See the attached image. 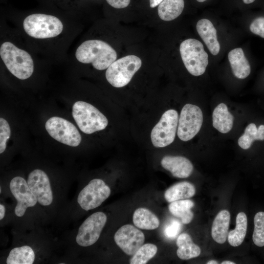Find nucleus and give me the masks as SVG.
Listing matches in <instances>:
<instances>
[{
    "mask_svg": "<svg viewBox=\"0 0 264 264\" xmlns=\"http://www.w3.org/2000/svg\"><path fill=\"white\" fill-rule=\"evenodd\" d=\"M6 207L2 203H0V220L1 221L4 219L6 214Z\"/></svg>",
    "mask_w": 264,
    "mask_h": 264,
    "instance_id": "34",
    "label": "nucleus"
},
{
    "mask_svg": "<svg viewBox=\"0 0 264 264\" xmlns=\"http://www.w3.org/2000/svg\"><path fill=\"white\" fill-rule=\"evenodd\" d=\"M107 220V216L103 212L90 215L79 226L75 237L76 243L81 247L94 244L99 239Z\"/></svg>",
    "mask_w": 264,
    "mask_h": 264,
    "instance_id": "10",
    "label": "nucleus"
},
{
    "mask_svg": "<svg viewBox=\"0 0 264 264\" xmlns=\"http://www.w3.org/2000/svg\"><path fill=\"white\" fill-rule=\"evenodd\" d=\"M110 193V188L103 180L94 178L80 191L77 202L81 209L88 211L100 206Z\"/></svg>",
    "mask_w": 264,
    "mask_h": 264,
    "instance_id": "8",
    "label": "nucleus"
},
{
    "mask_svg": "<svg viewBox=\"0 0 264 264\" xmlns=\"http://www.w3.org/2000/svg\"><path fill=\"white\" fill-rule=\"evenodd\" d=\"M132 221L135 226L145 230H154L160 223L156 216L145 208H139L134 211Z\"/></svg>",
    "mask_w": 264,
    "mask_h": 264,
    "instance_id": "24",
    "label": "nucleus"
},
{
    "mask_svg": "<svg viewBox=\"0 0 264 264\" xmlns=\"http://www.w3.org/2000/svg\"><path fill=\"white\" fill-rule=\"evenodd\" d=\"M181 224L177 220H173L166 225L164 229V234L169 239H174L181 231Z\"/></svg>",
    "mask_w": 264,
    "mask_h": 264,
    "instance_id": "31",
    "label": "nucleus"
},
{
    "mask_svg": "<svg viewBox=\"0 0 264 264\" xmlns=\"http://www.w3.org/2000/svg\"><path fill=\"white\" fill-rule=\"evenodd\" d=\"M196 193L194 185L188 181L176 183L167 189L164 198L168 202L191 198Z\"/></svg>",
    "mask_w": 264,
    "mask_h": 264,
    "instance_id": "21",
    "label": "nucleus"
},
{
    "mask_svg": "<svg viewBox=\"0 0 264 264\" xmlns=\"http://www.w3.org/2000/svg\"><path fill=\"white\" fill-rule=\"evenodd\" d=\"M194 206V202L190 199H181L173 201L169 205L170 213L180 219L183 224H188L192 220L194 214L191 209Z\"/></svg>",
    "mask_w": 264,
    "mask_h": 264,
    "instance_id": "25",
    "label": "nucleus"
},
{
    "mask_svg": "<svg viewBox=\"0 0 264 264\" xmlns=\"http://www.w3.org/2000/svg\"><path fill=\"white\" fill-rule=\"evenodd\" d=\"M264 140V125L257 128L254 123H250L245 128L243 134L240 137L239 146L244 150L249 149L254 140Z\"/></svg>",
    "mask_w": 264,
    "mask_h": 264,
    "instance_id": "27",
    "label": "nucleus"
},
{
    "mask_svg": "<svg viewBox=\"0 0 264 264\" xmlns=\"http://www.w3.org/2000/svg\"><path fill=\"white\" fill-rule=\"evenodd\" d=\"M197 2H198L199 3H203L204 2L208 0H196Z\"/></svg>",
    "mask_w": 264,
    "mask_h": 264,
    "instance_id": "39",
    "label": "nucleus"
},
{
    "mask_svg": "<svg viewBox=\"0 0 264 264\" xmlns=\"http://www.w3.org/2000/svg\"><path fill=\"white\" fill-rule=\"evenodd\" d=\"M254 229L252 240L254 244L259 247L264 246V212L260 211L254 218Z\"/></svg>",
    "mask_w": 264,
    "mask_h": 264,
    "instance_id": "29",
    "label": "nucleus"
},
{
    "mask_svg": "<svg viewBox=\"0 0 264 264\" xmlns=\"http://www.w3.org/2000/svg\"><path fill=\"white\" fill-rule=\"evenodd\" d=\"M9 188L16 201L14 212L17 218H22L27 209L34 208L38 203L26 180L23 177L21 176L14 177L9 182Z\"/></svg>",
    "mask_w": 264,
    "mask_h": 264,
    "instance_id": "12",
    "label": "nucleus"
},
{
    "mask_svg": "<svg viewBox=\"0 0 264 264\" xmlns=\"http://www.w3.org/2000/svg\"><path fill=\"white\" fill-rule=\"evenodd\" d=\"M157 251V246L150 243L143 244L133 255L131 264H145L153 258Z\"/></svg>",
    "mask_w": 264,
    "mask_h": 264,
    "instance_id": "28",
    "label": "nucleus"
},
{
    "mask_svg": "<svg viewBox=\"0 0 264 264\" xmlns=\"http://www.w3.org/2000/svg\"><path fill=\"white\" fill-rule=\"evenodd\" d=\"M162 167L178 178H187L192 173L193 165L187 158L181 156H165L161 160Z\"/></svg>",
    "mask_w": 264,
    "mask_h": 264,
    "instance_id": "15",
    "label": "nucleus"
},
{
    "mask_svg": "<svg viewBox=\"0 0 264 264\" xmlns=\"http://www.w3.org/2000/svg\"><path fill=\"white\" fill-rule=\"evenodd\" d=\"M230 220V214L226 210L220 211L215 218L211 229V235L217 242L222 244L226 240Z\"/></svg>",
    "mask_w": 264,
    "mask_h": 264,
    "instance_id": "19",
    "label": "nucleus"
},
{
    "mask_svg": "<svg viewBox=\"0 0 264 264\" xmlns=\"http://www.w3.org/2000/svg\"><path fill=\"white\" fill-rule=\"evenodd\" d=\"M182 62L188 71L195 76L203 74L208 64V56L202 44L195 39H188L180 44Z\"/></svg>",
    "mask_w": 264,
    "mask_h": 264,
    "instance_id": "5",
    "label": "nucleus"
},
{
    "mask_svg": "<svg viewBox=\"0 0 264 264\" xmlns=\"http://www.w3.org/2000/svg\"><path fill=\"white\" fill-rule=\"evenodd\" d=\"M184 5V0H164L158 6V16L163 21H173L180 15Z\"/></svg>",
    "mask_w": 264,
    "mask_h": 264,
    "instance_id": "23",
    "label": "nucleus"
},
{
    "mask_svg": "<svg viewBox=\"0 0 264 264\" xmlns=\"http://www.w3.org/2000/svg\"><path fill=\"white\" fill-rule=\"evenodd\" d=\"M114 240L116 244L128 255H133L143 244V233L131 224L121 226L115 232Z\"/></svg>",
    "mask_w": 264,
    "mask_h": 264,
    "instance_id": "14",
    "label": "nucleus"
},
{
    "mask_svg": "<svg viewBox=\"0 0 264 264\" xmlns=\"http://www.w3.org/2000/svg\"><path fill=\"white\" fill-rule=\"evenodd\" d=\"M26 181L40 206L47 208L53 204V189L45 172L39 169L33 170L29 174Z\"/></svg>",
    "mask_w": 264,
    "mask_h": 264,
    "instance_id": "13",
    "label": "nucleus"
},
{
    "mask_svg": "<svg viewBox=\"0 0 264 264\" xmlns=\"http://www.w3.org/2000/svg\"><path fill=\"white\" fill-rule=\"evenodd\" d=\"M23 27L29 36L40 39L56 37L63 30V24L58 18L40 13L26 17L23 21Z\"/></svg>",
    "mask_w": 264,
    "mask_h": 264,
    "instance_id": "3",
    "label": "nucleus"
},
{
    "mask_svg": "<svg viewBox=\"0 0 264 264\" xmlns=\"http://www.w3.org/2000/svg\"><path fill=\"white\" fill-rule=\"evenodd\" d=\"M11 130L9 124L4 118H0V153H3L6 149V142L10 138Z\"/></svg>",
    "mask_w": 264,
    "mask_h": 264,
    "instance_id": "30",
    "label": "nucleus"
},
{
    "mask_svg": "<svg viewBox=\"0 0 264 264\" xmlns=\"http://www.w3.org/2000/svg\"><path fill=\"white\" fill-rule=\"evenodd\" d=\"M0 55L8 70L18 79L25 80L32 75L33 60L26 51L5 42L0 45Z\"/></svg>",
    "mask_w": 264,
    "mask_h": 264,
    "instance_id": "2",
    "label": "nucleus"
},
{
    "mask_svg": "<svg viewBox=\"0 0 264 264\" xmlns=\"http://www.w3.org/2000/svg\"><path fill=\"white\" fill-rule=\"evenodd\" d=\"M207 264H217L218 262L215 260H210L207 263Z\"/></svg>",
    "mask_w": 264,
    "mask_h": 264,
    "instance_id": "38",
    "label": "nucleus"
},
{
    "mask_svg": "<svg viewBox=\"0 0 264 264\" xmlns=\"http://www.w3.org/2000/svg\"><path fill=\"white\" fill-rule=\"evenodd\" d=\"M249 28L252 33L264 38V17H258L254 19Z\"/></svg>",
    "mask_w": 264,
    "mask_h": 264,
    "instance_id": "32",
    "label": "nucleus"
},
{
    "mask_svg": "<svg viewBox=\"0 0 264 264\" xmlns=\"http://www.w3.org/2000/svg\"><path fill=\"white\" fill-rule=\"evenodd\" d=\"M111 6L117 9L127 7L130 3L131 0H106Z\"/></svg>",
    "mask_w": 264,
    "mask_h": 264,
    "instance_id": "33",
    "label": "nucleus"
},
{
    "mask_svg": "<svg viewBox=\"0 0 264 264\" xmlns=\"http://www.w3.org/2000/svg\"><path fill=\"white\" fill-rule=\"evenodd\" d=\"M245 4H250L253 3L256 0H241Z\"/></svg>",
    "mask_w": 264,
    "mask_h": 264,
    "instance_id": "36",
    "label": "nucleus"
},
{
    "mask_svg": "<svg viewBox=\"0 0 264 264\" xmlns=\"http://www.w3.org/2000/svg\"><path fill=\"white\" fill-rule=\"evenodd\" d=\"M221 264H235V263L230 261H223L221 263Z\"/></svg>",
    "mask_w": 264,
    "mask_h": 264,
    "instance_id": "37",
    "label": "nucleus"
},
{
    "mask_svg": "<svg viewBox=\"0 0 264 264\" xmlns=\"http://www.w3.org/2000/svg\"><path fill=\"white\" fill-rule=\"evenodd\" d=\"M141 65L142 61L137 56L130 55L121 58L107 69L106 79L115 88L123 87L130 83Z\"/></svg>",
    "mask_w": 264,
    "mask_h": 264,
    "instance_id": "6",
    "label": "nucleus"
},
{
    "mask_svg": "<svg viewBox=\"0 0 264 264\" xmlns=\"http://www.w3.org/2000/svg\"><path fill=\"white\" fill-rule=\"evenodd\" d=\"M203 122L202 112L198 106L187 104L182 108L178 122L177 134L183 141L192 139L199 131Z\"/></svg>",
    "mask_w": 264,
    "mask_h": 264,
    "instance_id": "9",
    "label": "nucleus"
},
{
    "mask_svg": "<svg viewBox=\"0 0 264 264\" xmlns=\"http://www.w3.org/2000/svg\"><path fill=\"white\" fill-rule=\"evenodd\" d=\"M176 243L178 247L176 254L181 260L197 257L201 253L200 247L193 242L190 236L187 233L179 235Z\"/></svg>",
    "mask_w": 264,
    "mask_h": 264,
    "instance_id": "22",
    "label": "nucleus"
},
{
    "mask_svg": "<svg viewBox=\"0 0 264 264\" xmlns=\"http://www.w3.org/2000/svg\"><path fill=\"white\" fill-rule=\"evenodd\" d=\"M236 223L235 228L229 232L227 236L229 243L234 247L240 245L246 235L247 219L244 212H240L238 214Z\"/></svg>",
    "mask_w": 264,
    "mask_h": 264,
    "instance_id": "26",
    "label": "nucleus"
},
{
    "mask_svg": "<svg viewBox=\"0 0 264 264\" xmlns=\"http://www.w3.org/2000/svg\"><path fill=\"white\" fill-rule=\"evenodd\" d=\"M196 29L211 53L217 55L220 52V45L216 29L212 22L207 19H200L197 23Z\"/></svg>",
    "mask_w": 264,
    "mask_h": 264,
    "instance_id": "16",
    "label": "nucleus"
},
{
    "mask_svg": "<svg viewBox=\"0 0 264 264\" xmlns=\"http://www.w3.org/2000/svg\"><path fill=\"white\" fill-rule=\"evenodd\" d=\"M178 122L177 112L173 109L166 111L151 133V141L156 148H163L175 140Z\"/></svg>",
    "mask_w": 264,
    "mask_h": 264,
    "instance_id": "7",
    "label": "nucleus"
},
{
    "mask_svg": "<svg viewBox=\"0 0 264 264\" xmlns=\"http://www.w3.org/2000/svg\"><path fill=\"white\" fill-rule=\"evenodd\" d=\"M77 60L84 64L91 63L97 70L107 69L117 59L116 51L106 42L89 40L82 43L75 52Z\"/></svg>",
    "mask_w": 264,
    "mask_h": 264,
    "instance_id": "1",
    "label": "nucleus"
},
{
    "mask_svg": "<svg viewBox=\"0 0 264 264\" xmlns=\"http://www.w3.org/2000/svg\"><path fill=\"white\" fill-rule=\"evenodd\" d=\"M36 259V254L33 248L25 244L11 249L6 258L7 264H32Z\"/></svg>",
    "mask_w": 264,
    "mask_h": 264,
    "instance_id": "20",
    "label": "nucleus"
},
{
    "mask_svg": "<svg viewBox=\"0 0 264 264\" xmlns=\"http://www.w3.org/2000/svg\"><path fill=\"white\" fill-rule=\"evenodd\" d=\"M213 126L222 133L228 132L233 125L234 116L228 111L224 103L219 104L214 110L212 114Z\"/></svg>",
    "mask_w": 264,
    "mask_h": 264,
    "instance_id": "18",
    "label": "nucleus"
},
{
    "mask_svg": "<svg viewBox=\"0 0 264 264\" xmlns=\"http://www.w3.org/2000/svg\"><path fill=\"white\" fill-rule=\"evenodd\" d=\"M228 58L234 75L238 79H243L250 74V64L241 48L231 50Z\"/></svg>",
    "mask_w": 264,
    "mask_h": 264,
    "instance_id": "17",
    "label": "nucleus"
},
{
    "mask_svg": "<svg viewBox=\"0 0 264 264\" xmlns=\"http://www.w3.org/2000/svg\"><path fill=\"white\" fill-rule=\"evenodd\" d=\"M72 114L79 128L87 134L103 130L108 124L106 117L97 108L82 101L73 104Z\"/></svg>",
    "mask_w": 264,
    "mask_h": 264,
    "instance_id": "4",
    "label": "nucleus"
},
{
    "mask_svg": "<svg viewBox=\"0 0 264 264\" xmlns=\"http://www.w3.org/2000/svg\"><path fill=\"white\" fill-rule=\"evenodd\" d=\"M45 128L52 138L63 144L77 147L81 142V136L76 127L63 118L51 117L46 122Z\"/></svg>",
    "mask_w": 264,
    "mask_h": 264,
    "instance_id": "11",
    "label": "nucleus"
},
{
    "mask_svg": "<svg viewBox=\"0 0 264 264\" xmlns=\"http://www.w3.org/2000/svg\"><path fill=\"white\" fill-rule=\"evenodd\" d=\"M164 0H149L150 6L151 8H154L158 6Z\"/></svg>",
    "mask_w": 264,
    "mask_h": 264,
    "instance_id": "35",
    "label": "nucleus"
}]
</instances>
